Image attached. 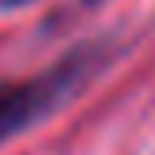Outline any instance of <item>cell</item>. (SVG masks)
Instances as JSON below:
<instances>
[{
	"label": "cell",
	"instance_id": "cell-1",
	"mask_svg": "<svg viewBox=\"0 0 155 155\" xmlns=\"http://www.w3.org/2000/svg\"><path fill=\"white\" fill-rule=\"evenodd\" d=\"M106 61H110V45L106 42H91V45H80V49L64 53L57 64L38 72L34 80H4L0 83V140L23 133L34 121H42L45 114H53Z\"/></svg>",
	"mask_w": 155,
	"mask_h": 155
},
{
	"label": "cell",
	"instance_id": "cell-2",
	"mask_svg": "<svg viewBox=\"0 0 155 155\" xmlns=\"http://www.w3.org/2000/svg\"><path fill=\"white\" fill-rule=\"evenodd\" d=\"M23 4H34V0H0V8H23Z\"/></svg>",
	"mask_w": 155,
	"mask_h": 155
},
{
	"label": "cell",
	"instance_id": "cell-3",
	"mask_svg": "<svg viewBox=\"0 0 155 155\" xmlns=\"http://www.w3.org/2000/svg\"><path fill=\"white\" fill-rule=\"evenodd\" d=\"M83 4H91V8H95V4H102V0H83Z\"/></svg>",
	"mask_w": 155,
	"mask_h": 155
}]
</instances>
